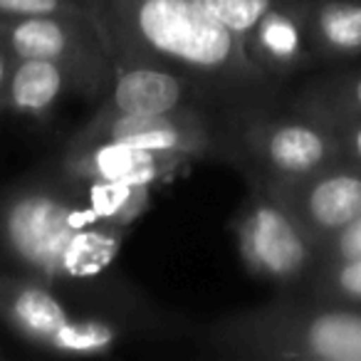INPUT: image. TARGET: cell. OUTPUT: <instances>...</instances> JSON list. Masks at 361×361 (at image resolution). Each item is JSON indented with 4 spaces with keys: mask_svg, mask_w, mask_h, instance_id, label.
Listing matches in <instances>:
<instances>
[{
    "mask_svg": "<svg viewBox=\"0 0 361 361\" xmlns=\"http://www.w3.org/2000/svg\"><path fill=\"white\" fill-rule=\"evenodd\" d=\"M0 326L45 354L102 359L131 339L178 334L186 322L114 267L72 280L0 270Z\"/></svg>",
    "mask_w": 361,
    "mask_h": 361,
    "instance_id": "cell-1",
    "label": "cell"
},
{
    "mask_svg": "<svg viewBox=\"0 0 361 361\" xmlns=\"http://www.w3.org/2000/svg\"><path fill=\"white\" fill-rule=\"evenodd\" d=\"M87 6L104 45L193 77L235 116L287 99L290 85L257 70L233 32L196 0H87Z\"/></svg>",
    "mask_w": 361,
    "mask_h": 361,
    "instance_id": "cell-2",
    "label": "cell"
},
{
    "mask_svg": "<svg viewBox=\"0 0 361 361\" xmlns=\"http://www.w3.org/2000/svg\"><path fill=\"white\" fill-rule=\"evenodd\" d=\"M129 228L102 221L72 183L45 161L0 186V270L72 280L114 267Z\"/></svg>",
    "mask_w": 361,
    "mask_h": 361,
    "instance_id": "cell-3",
    "label": "cell"
},
{
    "mask_svg": "<svg viewBox=\"0 0 361 361\" xmlns=\"http://www.w3.org/2000/svg\"><path fill=\"white\" fill-rule=\"evenodd\" d=\"M198 344L238 361H361V307L280 292L201 326Z\"/></svg>",
    "mask_w": 361,
    "mask_h": 361,
    "instance_id": "cell-4",
    "label": "cell"
},
{
    "mask_svg": "<svg viewBox=\"0 0 361 361\" xmlns=\"http://www.w3.org/2000/svg\"><path fill=\"white\" fill-rule=\"evenodd\" d=\"M235 169L247 183L275 186L305 178L341 159L334 129L282 104L260 106L231 121Z\"/></svg>",
    "mask_w": 361,
    "mask_h": 361,
    "instance_id": "cell-5",
    "label": "cell"
},
{
    "mask_svg": "<svg viewBox=\"0 0 361 361\" xmlns=\"http://www.w3.org/2000/svg\"><path fill=\"white\" fill-rule=\"evenodd\" d=\"M231 233L245 270L280 292H302L322 265L319 243L285 203L257 183H247L231 218Z\"/></svg>",
    "mask_w": 361,
    "mask_h": 361,
    "instance_id": "cell-6",
    "label": "cell"
},
{
    "mask_svg": "<svg viewBox=\"0 0 361 361\" xmlns=\"http://www.w3.org/2000/svg\"><path fill=\"white\" fill-rule=\"evenodd\" d=\"M70 144H124L188 156L196 164H235L231 124L208 109L164 114H119L94 109V114L70 136Z\"/></svg>",
    "mask_w": 361,
    "mask_h": 361,
    "instance_id": "cell-7",
    "label": "cell"
},
{
    "mask_svg": "<svg viewBox=\"0 0 361 361\" xmlns=\"http://www.w3.org/2000/svg\"><path fill=\"white\" fill-rule=\"evenodd\" d=\"M240 42L247 60L267 77L290 85L319 70L305 35V0H196Z\"/></svg>",
    "mask_w": 361,
    "mask_h": 361,
    "instance_id": "cell-8",
    "label": "cell"
},
{
    "mask_svg": "<svg viewBox=\"0 0 361 361\" xmlns=\"http://www.w3.org/2000/svg\"><path fill=\"white\" fill-rule=\"evenodd\" d=\"M0 45L13 57H40L70 67L82 97L104 99L111 87V62L92 18L0 16Z\"/></svg>",
    "mask_w": 361,
    "mask_h": 361,
    "instance_id": "cell-9",
    "label": "cell"
},
{
    "mask_svg": "<svg viewBox=\"0 0 361 361\" xmlns=\"http://www.w3.org/2000/svg\"><path fill=\"white\" fill-rule=\"evenodd\" d=\"M106 47L111 62V87L97 109L119 114H164V111L208 109L231 124L235 111L213 90L188 75L126 52Z\"/></svg>",
    "mask_w": 361,
    "mask_h": 361,
    "instance_id": "cell-10",
    "label": "cell"
},
{
    "mask_svg": "<svg viewBox=\"0 0 361 361\" xmlns=\"http://www.w3.org/2000/svg\"><path fill=\"white\" fill-rule=\"evenodd\" d=\"M262 188L290 208L319 247L361 216V169L344 159L305 178Z\"/></svg>",
    "mask_w": 361,
    "mask_h": 361,
    "instance_id": "cell-11",
    "label": "cell"
},
{
    "mask_svg": "<svg viewBox=\"0 0 361 361\" xmlns=\"http://www.w3.org/2000/svg\"><path fill=\"white\" fill-rule=\"evenodd\" d=\"M55 169L72 178H97L134 186H166L196 166V161L169 151H151L124 144H70L50 159Z\"/></svg>",
    "mask_w": 361,
    "mask_h": 361,
    "instance_id": "cell-12",
    "label": "cell"
},
{
    "mask_svg": "<svg viewBox=\"0 0 361 361\" xmlns=\"http://www.w3.org/2000/svg\"><path fill=\"white\" fill-rule=\"evenodd\" d=\"M67 94H80V82L70 67L40 57H13L6 87V114L47 121Z\"/></svg>",
    "mask_w": 361,
    "mask_h": 361,
    "instance_id": "cell-13",
    "label": "cell"
},
{
    "mask_svg": "<svg viewBox=\"0 0 361 361\" xmlns=\"http://www.w3.org/2000/svg\"><path fill=\"white\" fill-rule=\"evenodd\" d=\"M305 35L317 67L361 57V0H305Z\"/></svg>",
    "mask_w": 361,
    "mask_h": 361,
    "instance_id": "cell-14",
    "label": "cell"
},
{
    "mask_svg": "<svg viewBox=\"0 0 361 361\" xmlns=\"http://www.w3.org/2000/svg\"><path fill=\"white\" fill-rule=\"evenodd\" d=\"M285 104L324 124L361 119V67H329L300 87H290Z\"/></svg>",
    "mask_w": 361,
    "mask_h": 361,
    "instance_id": "cell-15",
    "label": "cell"
},
{
    "mask_svg": "<svg viewBox=\"0 0 361 361\" xmlns=\"http://www.w3.org/2000/svg\"><path fill=\"white\" fill-rule=\"evenodd\" d=\"M60 171V169H57ZM62 173V171H60ZM72 183L77 196L85 201L94 216L114 226L129 228L146 213L151 203L149 186H134V183H114V180H97V178H72L62 173Z\"/></svg>",
    "mask_w": 361,
    "mask_h": 361,
    "instance_id": "cell-16",
    "label": "cell"
},
{
    "mask_svg": "<svg viewBox=\"0 0 361 361\" xmlns=\"http://www.w3.org/2000/svg\"><path fill=\"white\" fill-rule=\"evenodd\" d=\"M302 292L317 300L361 307V257L322 262Z\"/></svg>",
    "mask_w": 361,
    "mask_h": 361,
    "instance_id": "cell-17",
    "label": "cell"
},
{
    "mask_svg": "<svg viewBox=\"0 0 361 361\" xmlns=\"http://www.w3.org/2000/svg\"><path fill=\"white\" fill-rule=\"evenodd\" d=\"M0 16H6V18H32V16L92 18L87 0H0Z\"/></svg>",
    "mask_w": 361,
    "mask_h": 361,
    "instance_id": "cell-18",
    "label": "cell"
},
{
    "mask_svg": "<svg viewBox=\"0 0 361 361\" xmlns=\"http://www.w3.org/2000/svg\"><path fill=\"white\" fill-rule=\"evenodd\" d=\"M351 257H361V216L336 233L324 247H322V262H336V260H351Z\"/></svg>",
    "mask_w": 361,
    "mask_h": 361,
    "instance_id": "cell-19",
    "label": "cell"
},
{
    "mask_svg": "<svg viewBox=\"0 0 361 361\" xmlns=\"http://www.w3.org/2000/svg\"><path fill=\"white\" fill-rule=\"evenodd\" d=\"M329 126L339 139L341 159L361 169V119H344Z\"/></svg>",
    "mask_w": 361,
    "mask_h": 361,
    "instance_id": "cell-20",
    "label": "cell"
},
{
    "mask_svg": "<svg viewBox=\"0 0 361 361\" xmlns=\"http://www.w3.org/2000/svg\"><path fill=\"white\" fill-rule=\"evenodd\" d=\"M11 67H13V55L0 45V116L6 114V87H8V77H11Z\"/></svg>",
    "mask_w": 361,
    "mask_h": 361,
    "instance_id": "cell-21",
    "label": "cell"
},
{
    "mask_svg": "<svg viewBox=\"0 0 361 361\" xmlns=\"http://www.w3.org/2000/svg\"><path fill=\"white\" fill-rule=\"evenodd\" d=\"M6 356H8V354H6V349H3V344H0V359H6Z\"/></svg>",
    "mask_w": 361,
    "mask_h": 361,
    "instance_id": "cell-22",
    "label": "cell"
}]
</instances>
